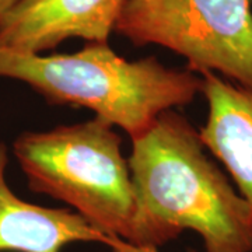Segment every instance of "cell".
Wrapping results in <instances>:
<instances>
[{
  "instance_id": "obj_1",
  "label": "cell",
  "mask_w": 252,
  "mask_h": 252,
  "mask_svg": "<svg viewBox=\"0 0 252 252\" xmlns=\"http://www.w3.org/2000/svg\"><path fill=\"white\" fill-rule=\"evenodd\" d=\"M132 142V245L152 250L189 228L206 252L252 251L251 207L210 161L185 118L167 109Z\"/></svg>"
},
{
  "instance_id": "obj_2",
  "label": "cell",
  "mask_w": 252,
  "mask_h": 252,
  "mask_svg": "<svg viewBox=\"0 0 252 252\" xmlns=\"http://www.w3.org/2000/svg\"><path fill=\"white\" fill-rule=\"evenodd\" d=\"M0 77L30 84L49 102L94 111L137 139L167 109L192 102L203 79L165 67L156 58L129 62L108 42H89L74 54L41 56L0 46Z\"/></svg>"
},
{
  "instance_id": "obj_3",
  "label": "cell",
  "mask_w": 252,
  "mask_h": 252,
  "mask_svg": "<svg viewBox=\"0 0 252 252\" xmlns=\"http://www.w3.org/2000/svg\"><path fill=\"white\" fill-rule=\"evenodd\" d=\"M112 126L95 117L49 132H26L14 142V154L31 190L61 199L98 231L130 243L135 193L122 139Z\"/></svg>"
},
{
  "instance_id": "obj_4",
  "label": "cell",
  "mask_w": 252,
  "mask_h": 252,
  "mask_svg": "<svg viewBox=\"0 0 252 252\" xmlns=\"http://www.w3.org/2000/svg\"><path fill=\"white\" fill-rule=\"evenodd\" d=\"M114 31L133 45H160L190 72L219 73L252 91L251 0H125Z\"/></svg>"
},
{
  "instance_id": "obj_5",
  "label": "cell",
  "mask_w": 252,
  "mask_h": 252,
  "mask_svg": "<svg viewBox=\"0 0 252 252\" xmlns=\"http://www.w3.org/2000/svg\"><path fill=\"white\" fill-rule=\"evenodd\" d=\"M125 0H21L3 20L0 46L24 54L67 38L108 42Z\"/></svg>"
},
{
  "instance_id": "obj_6",
  "label": "cell",
  "mask_w": 252,
  "mask_h": 252,
  "mask_svg": "<svg viewBox=\"0 0 252 252\" xmlns=\"http://www.w3.org/2000/svg\"><path fill=\"white\" fill-rule=\"evenodd\" d=\"M6 167L7 149L0 143V252H61L76 241L114 240L77 212L36 206L17 198L6 182Z\"/></svg>"
},
{
  "instance_id": "obj_7",
  "label": "cell",
  "mask_w": 252,
  "mask_h": 252,
  "mask_svg": "<svg viewBox=\"0 0 252 252\" xmlns=\"http://www.w3.org/2000/svg\"><path fill=\"white\" fill-rule=\"evenodd\" d=\"M200 74L209 107L200 139L224 164L252 212V91L220 79L216 73Z\"/></svg>"
},
{
  "instance_id": "obj_8",
  "label": "cell",
  "mask_w": 252,
  "mask_h": 252,
  "mask_svg": "<svg viewBox=\"0 0 252 252\" xmlns=\"http://www.w3.org/2000/svg\"><path fill=\"white\" fill-rule=\"evenodd\" d=\"M21 0H0V27L3 24V20L14 9Z\"/></svg>"
}]
</instances>
